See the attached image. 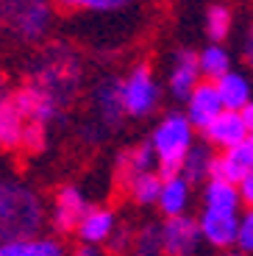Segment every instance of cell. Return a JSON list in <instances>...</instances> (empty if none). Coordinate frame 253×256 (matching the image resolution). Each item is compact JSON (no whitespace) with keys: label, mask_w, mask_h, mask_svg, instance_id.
Wrapping results in <instances>:
<instances>
[{"label":"cell","mask_w":253,"mask_h":256,"mask_svg":"<svg viewBox=\"0 0 253 256\" xmlns=\"http://www.w3.org/2000/svg\"><path fill=\"white\" fill-rule=\"evenodd\" d=\"M203 134H206V145H209L212 150H228V148L250 140V126L240 117V112L222 109L209 126L203 128Z\"/></svg>","instance_id":"cell-9"},{"label":"cell","mask_w":253,"mask_h":256,"mask_svg":"<svg viewBox=\"0 0 253 256\" xmlns=\"http://www.w3.org/2000/svg\"><path fill=\"white\" fill-rule=\"evenodd\" d=\"M153 156H156V173L158 178H172V176H181V162L186 156L192 145H195V128L186 122V117L170 112L164 114V120H158V126L153 128L150 142Z\"/></svg>","instance_id":"cell-3"},{"label":"cell","mask_w":253,"mask_h":256,"mask_svg":"<svg viewBox=\"0 0 253 256\" xmlns=\"http://www.w3.org/2000/svg\"><path fill=\"white\" fill-rule=\"evenodd\" d=\"M184 103H186V114H184L186 122H190L192 128H200V131L222 112V103H220V98H217L214 84H209V81L198 84L195 90H192V95Z\"/></svg>","instance_id":"cell-12"},{"label":"cell","mask_w":253,"mask_h":256,"mask_svg":"<svg viewBox=\"0 0 253 256\" xmlns=\"http://www.w3.org/2000/svg\"><path fill=\"white\" fill-rule=\"evenodd\" d=\"M0 256H67L64 245L53 237H26L0 245Z\"/></svg>","instance_id":"cell-19"},{"label":"cell","mask_w":253,"mask_h":256,"mask_svg":"<svg viewBox=\"0 0 253 256\" xmlns=\"http://www.w3.org/2000/svg\"><path fill=\"white\" fill-rule=\"evenodd\" d=\"M86 209H89L86 195L78 186H62L53 198V209H50L53 228L62 231V234H76V226L81 223Z\"/></svg>","instance_id":"cell-10"},{"label":"cell","mask_w":253,"mask_h":256,"mask_svg":"<svg viewBox=\"0 0 253 256\" xmlns=\"http://www.w3.org/2000/svg\"><path fill=\"white\" fill-rule=\"evenodd\" d=\"M212 162H214V150H212L206 142H195V145L186 150L184 162H181V178H186L190 184L209 181Z\"/></svg>","instance_id":"cell-21"},{"label":"cell","mask_w":253,"mask_h":256,"mask_svg":"<svg viewBox=\"0 0 253 256\" xmlns=\"http://www.w3.org/2000/svg\"><path fill=\"white\" fill-rule=\"evenodd\" d=\"M131 240H134V234H131V228L128 226H117V228L112 231V237L106 240V248L112 250V254H126L128 248H131Z\"/></svg>","instance_id":"cell-30"},{"label":"cell","mask_w":253,"mask_h":256,"mask_svg":"<svg viewBox=\"0 0 253 256\" xmlns=\"http://www.w3.org/2000/svg\"><path fill=\"white\" fill-rule=\"evenodd\" d=\"M48 148V126H36V122H26L22 128V140H20V150L26 154H42Z\"/></svg>","instance_id":"cell-28"},{"label":"cell","mask_w":253,"mask_h":256,"mask_svg":"<svg viewBox=\"0 0 253 256\" xmlns=\"http://www.w3.org/2000/svg\"><path fill=\"white\" fill-rule=\"evenodd\" d=\"M222 256H245V254H240V250H236V254H222Z\"/></svg>","instance_id":"cell-34"},{"label":"cell","mask_w":253,"mask_h":256,"mask_svg":"<svg viewBox=\"0 0 253 256\" xmlns=\"http://www.w3.org/2000/svg\"><path fill=\"white\" fill-rule=\"evenodd\" d=\"M120 98H122V112L128 117H148L156 112L162 90L156 84L150 64H136L128 70L126 78H120Z\"/></svg>","instance_id":"cell-5"},{"label":"cell","mask_w":253,"mask_h":256,"mask_svg":"<svg viewBox=\"0 0 253 256\" xmlns=\"http://www.w3.org/2000/svg\"><path fill=\"white\" fill-rule=\"evenodd\" d=\"M64 8H81V12L95 14H114L131 6V0H58Z\"/></svg>","instance_id":"cell-27"},{"label":"cell","mask_w":253,"mask_h":256,"mask_svg":"<svg viewBox=\"0 0 253 256\" xmlns=\"http://www.w3.org/2000/svg\"><path fill=\"white\" fill-rule=\"evenodd\" d=\"M122 184H126L131 200H134V204H140V206H153V204H156V198H158V190H162V178H158L156 170L131 176V178L122 181Z\"/></svg>","instance_id":"cell-23"},{"label":"cell","mask_w":253,"mask_h":256,"mask_svg":"<svg viewBox=\"0 0 253 256\" xmlns=\"http://www.w3.org/2000/svg\"><path fill=\"white\" fill-rule=\"evenodd\" d=\"M214 90L226 112H240L245 106H250V81H248L245 72L228 70L222 78L214 81Z\"/></svg>","instance_id":"cell-16"},{"label":"cell","mask_w":253,"mask_h":256,"mask_svg":"<svg viewBox=\"0 0 253 256\" xmlns=\"http://www.w3.org/2000/svg\"><path fill=\"white\" fill-rule=\"evenodd\" d=\"M53 22L50 0H0V34L20 45H34Z\"/></svg>","instance_id":"cell-4"},{"label":"cell","mask_w":253,"mask_h":256,"mask_svg":"<svg viewBox=\"0 0 253 256\" xmlns=\"http://www.w3.org/2000/svg\"><path fill=\"white\" fill-rule=\"evenodd\" d=\"M231 70V56L222 45H206L200 53H198V72L200 78H206L209 84H214L217 78H222L226 72Z\"/></svg>","instance_id":"cell-22"},{"label":"cell","mask_w":253,"mask_h":256,"mask_svg":"<svg viewBox=\"0 0 253 256\" xmlns=\"http://www.w3.org/2000/svg\"><path fill=\"white\" fill-rule=\"evenodd\" d=\"M134 256H164L162 254V234L156 223H148L140 228V234L131 240Z\"/></svg>","instance_id":"cell-26"},{"label":"cell","mask_w":253,"mask_h":256,"mask_svg":"<svg viewBox=\"0 0 253 256\" xmlns=\"http://www.w3.org/2000/svg\"><path fill=\"white\" fill-rule=\"evenodd\" d=\"M203 206L212 212L240 214L242 200H240V192H236L234 184L220 181V178H209V181H203Z\"/></svg>","instance_id":"cell-18"},{"label":"cell","mask_w":253,"mask_h":256,"mask_svg":"<svg viewBox=\"0 0 253 256\" xmlns=\"http://www.w3.org/2000/svg\"><path fill=\"white\" fill-rule=\"evenodd\" d=\"M236 192H240V200L242 206H248L253 200V176H248V178H242L240 184H236Z\"/></svg>","instance_id":"cell-31"},{"label":"cell","mask_w":253,"mask_h":256,"mask_svg":"<svg viewBox=\"0 0 253 256\" xmlns=\"http://www.w3.org/2000/svg\"><path fill=\"white\" fill-rule=\"evenodd\" d=\"M248 176H253V140H245L240 145L228 148V150L214 154L209 178H220V181H228V184L236 186Z\"/></svg>","instance_id":"cell-8"},{"label":"cell","mask_w":253,"mask_h":256,"mask_svg":"<svg viewBox=\"0 0 253 256\" xmlns=\"http://www.w3.org/2000/svg\"><path fill=\"white\" fill-rule=\"evenodd\" d=\"M236 226H240V214H226V212L203 209V214L198 218L200 240L214 248H231L236 242Z\"/></svg>","instance_id":"cell-13"},{"label":"cell","mask_w":253,"mask_h":256,"mask_svg":"<svg viewBox=\"0 0 253 256\" xmlns=\"http://www.w3.org/2000/svg\"><path fill=\"white\" fill-rule=\"evenodd\" d=\"M8 98H12V90H8V81H6V76L0 72V109L8 103Z\"/></svg>","instance_id":"cell-32"},{"label":"cell","mask_w":253,"mask_h":256,"mask_svg":"<svg viewBox=\"0 0 253 256\" xmlns=\"http://www.w3.org/2000/svg\"><path fill=\"white\" fill-rule=\"evenodd\" d=\"M198 84H200V72H198V53L190 50V48H181V50L172 56L170 76H167V86H170V92H172L176 100H186Z\"/></svg>","instance_id":"cell-11"},{"label":"cell","mask_w":253,"mask_h":256,"mask_svg":"<svg viewBox=\"0 0 253 256\" xmlns=\"http://www.w3.org/2000/svg\"><path fill=\"white\" fill-rule=\"evenodd\" d=\"M92 103L98 112V122L100 128H117L126 117L122 112V98H120V78H103L92 92Z\"/></svg>","instance_id":"cell-14"},{"label":"cell","mask_w":253,"mask_h":256,"mask_svg":"<svg viewBox=\"0 0 253 256\" xmlns=\"http://www.w3.org/2000/svg\"><path fill=\"white\" fill-rule=\"evenodd\" d=\"M236 248L240 254H250L253 250V214L250 212H242L240 214V226H236Z\"/></svg>","instance_id":"cell-29"},{"label":"cell","mask_w":253,"mask_h":256,"mask_svg":"<svg viewBox=\"0 0 253 256\" xmlns=\"http://www.w3.org/2000/svg\"><path fill=\"white\" fill-rule=\"evenodd\" d=\"M12 106L17 109V114L26 122H36V126H50L62 114V106L31 81L12 92Z\"/></svg>","instance_id":"cell-6"},{"label":"cell","mask_w":253,"mask_h":256,"mask_svg":"<svg viewBox=\"0 0 253 256\" xmlns=\"http://www.w3.org/2000/svg\"><path fill=\"white\" fill-rule=\"evenodd\" d=\"M231 26H234V14L226 3H212L206 8V34L212 36L214 45H220L222 39L231 34Z\"/></svg>","instance_id":"cell-25"},{"label":"cell","mask_w":253,"mask_h":256,"mask_svg":"<svg viewBox=\"0 0 253 256\" xmlns=\"http://www.w3.org/2000/svg\"><path fill=\"white\" fill-rule=\"evenodd\" d=\"M150 170H156V156H153V148L148 142L128 148V150H122L117 156V176L122 181H128L131 176H140V173H150Z\"/></svg>","instance_id":"cell-20"},{"label":"cell","mask_w":253,"mask_h":256,"mask_svg":"<svg viewBox=\"0 0 253 256\" xmlns=\"http://www.w3.org/2000/svg\"><path fill=\"white\" fill-rule=\"evenodd\" d=\"M44 223V204L28 184L0 176V245L36 237Z\"/></svg>","instance_id":"cell-2"},{"label":"cell","mask_w":253,"mask_h":256,"mask_svg":"<svg viewBox=\"0 0 253 256\" xmlns=\"http://www.w3.org/2000/svg\"><path fill=\"white\" fill-rule=\"evenodd\" d=\"M158 234H162V254L164 256H195L200 248L198 220L190 214L167 218L158 226Z\"/></svg>","instance_id":"cell-7"},{"label":"cell","mask_w":253,"mask_h":256,"mask_svg":"<svg viewBox=\"0 0 253 256\" xmlns=\"http://www.w3.org/2000/svg\"><path fill=\"white\" fill-rule=\"evenodd\" d=\"M81 78H84L81 56L67 42H53L34 58L31 84H36L39 90L48 92L62 109L76 100L78 90H81Z\"/></svg>","instance_id":"cell-1"},{"label":"cell","mask_w":253,"mask_h":256,"mask_svg":"<svg viewBox=\"0 0 253 256\" xmlns=\"http://www.w3.org/2000/svg\"><path fill=\"white\" fill-rule=\"evenodd\" d=\"M72 256H103V254H100V248H95V245H78Z\"/></svg>","instance_id":"cell-33"},{"label":"cell","mask_w":253,"mask_h":256,"mask_svg":"<svg viewBox=\"0 0 253 256\" xmlns=\"http://www.w3.org/2000/svg\"><path fill=\"white\" fill-rule=\"evenodd\" d=\"M22 128H26V120L17 114V109L12 106V98H8V103L0 109V148L3 150H20Z\"/></svg>","instance_id":"cell-24"},{"label":"cell","mask_w":253,"mask_h":256,"mask_svg":"<svg viewBox=\"0 0 253 256\" xmlns=\"http://www.w3.org/2000/svg\"><path fill=\"white\" fill-rule=\"evenodd\" d=\"M192 200V184L181 176H172V178L162 181V190H158L156 206L162 209L164 218H178V214H186V206Z\"/></svg>","instance_id":"cell-17"},{"label":"cell","mask_w":253,"mask_h":256,"mask_svg":"<svg viewBox=\"0 0 253 256\" xmlns=\"http://www.w3.org/2000/svg\"><path fill=\"white\" fill-rule=\"evenodd\" d=\"M114 228H117V214L108 206H89L81 223L76 226V234L81 240V245H95L98 248L112 237Z\"/></svg>","instance_id":"cell-15"}]
</instances>
